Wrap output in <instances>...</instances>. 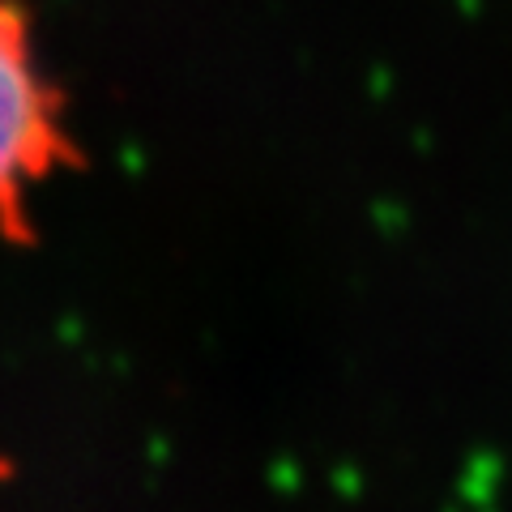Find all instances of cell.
Masks as SVG:
<instances>
[{
	"instance_id": "6da1fadb",
	"label": "cell",
	"mask_w": 512,
	"mask_h": 512,
	"mask_svg": "<svg viewBox=\"0 0 512 512\" xmlns=\"http://www.w3.org/2000/svg\"><path fill=\"white\" fill-rule=\"evenodd\" d=\"M69 163L73 133L39 60L30 13L0 0V235H30V205Z\"/></svg>"
}]
</instances>
